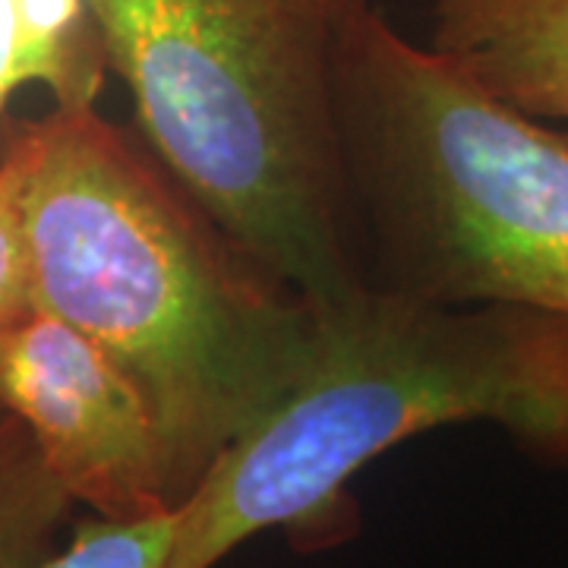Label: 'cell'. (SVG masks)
Returning <instances> with one entry per match:
<instances>
[{
    "label": "cell",
    "instance_id": "3957f363",
    "mask_svg": "<svg viewBox=\"0 0 568 568\" xmlns=\"http://www.w3.org/2000/svg\"><path fill=\"white\" fill-rule=\"evenodd\" d=\"M369 0H85L145 149L306 304L369 284L335 80Z\"/></svg>",
    "mask_w": 568,
    "mask_h": 568
},
{
    "label": "cell",
    "instance_id": "9c48e42d",
    "mask_svg": "<svg viewBox=\"0 0 568 568\" xmlns=\"http://www.w3.org/2000/svg\"><path fill=\"white\" fill-rule=\"evenodd\" d=\"M178 508L149 518H82L67 547L54 549L39 568H164L174 547Z\"/></svg>",
    "mask_w": 568,
    "mask_h": 568
},
{
    "label": "cell",
    "instance_id": "ba28073f",
    "mask_svg": "<svg viewBox=\"0 0 568 568\" xmlns=\"http://www.w3.org/2000/svg\"><path fill=\"white\" fill-rule=\"evenodd\" d=\"M73 506L29 429L0 410V568H39Z\"/></svg>",
    "mask_w": 568,
    "mask_h": 568
},
{
    "label": "cell",
    "instance_id": "8992f818",
    "mask_svg": "<svg viewBox=\"0 0 568 568\" xmlns=\"http://www.w3.org/2000/svg\"><path fill=\"white\" fill-rule=\"evenodd\" d=\"M429 48L493 99L568 121V0H436Z\"/></svg>",
    "mask_w": 568,
    "mask_h": 568
},
{
    "label": "cell",
    "instance_id": "277c9868",
    "mask_svg": "<svg viewBox=\"0 0 568 568\" xmlns=\"http://www.w3.org/2000/svg\"><path fill=\"white\" fill-rule=\"evenodd\" d=\"M335 114L379 287L568 316V133L493 99L373 7L347 29Z\"/></svg>",
    "mask_w": 568,
    "mask_h": 568
},
{
    "label": "cell",
    "instance_id": "7a4b0ae2",
    "mask_svg": "<svg viewBox=\"0 0 568 568\" xmlns=\"http://www.w3.org/2000/svg\"><path fill=\"white\" fill-rule=\"evenodd\" d=\"M452 424L503 426L534 462L568 470V316L379 284L313 306L291 386L178 506L164 568H215L272 528L313 549L342 540L351 477Z\"/></svg>",
    "mask_w": 568,
    "mask_h": 568
},
{
    "label": "cell",
    "instance_id": "6da1fadb",
    "mask_svg": "<svg viewBox=\"0 0 568 568\" xmlns=\"http://www.w3.org/2000/svg\"><path fill=\"white\" fill-rule=\"evenodd\" d=\"M0 140L22 162L39 310L136 379L181 506L291 386L313 304L234 244L95 104L3 118Z\"/></svg>",
    "mask_w": 568,
    "mask_h": 568
},
{
    "label": "cell",
    "instance_id": "52a82bcc",
    "mask_svg": "<svg viewBox=\"0 0 568 568\" xmlns=\"http://www.w3.org/2000/svg\"><path fill=\"white\" fill-rule=\"evenodd\" d=\"M108 77L85 0H0V114L26 85L54 104H95Z\"/></svg>",
    "mask_w": 568,
    "mask_h": 568
},
{
    "label": "cell",
    "instance_id": "30bf717a",
    "mask_svg": "<svg viewBox=\"0 0 568 568\" xmlns=\"http://www.w3.org/2000/svg\"><path fill=\"white\" fill-rule=\"evenodd\" d=\"M39 313L22 215V162L0 140V332Z\"/></svg>",
    "mask_w": 568,
    "mask_h": 568
},
{
    "label": "cell",
    "instance_id": "5b68a950",
    "mask_svg": "<svg viewBox=\"0 0 568 568\" xmlns=\"http://www.w3.org/2000/svg\"><path fill=\"white\" fill-rule=\"evenodd\" d=\"M0 410L36 439L73 503L102 518L178 508L155 410L108 351L48 313L0 332Z\"/></svg>",
    "mask_w": 568,
    "mask_h": 568
}]
</instances>
